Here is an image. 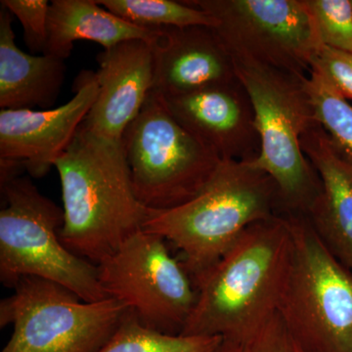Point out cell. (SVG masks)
<instances>
[{
  "mask_svg": "<svg viewBox=\"0 0 352 352\" xmlns=\"http://www.w3.org/2000/svg\"><path fill=\"white\" fill-rule=\"evenodd\" d=\"M293 252L286 215L248 227L229 251L193 280L197 300L180 335L234 339L277 312Z\"/></svg>",
  "mask_w": 352,
  "mask_h": 352,
  "instance_id": "6da1fadb",
  "label": "cell"
},
{
  "mask_svg": "<svg viewBox=\"0 0 352 352\" xmlns=\"http://www.w3.org/2000/svg\"><path fill=\"white\" fill-rule=\"evenodd\" d=\"M54 168L63 198L60 240L69 251L97 265L143 230L149 210L134 192L122 140L82 124Z\"/></svg>",
  "mask_w": 352,
  "mask_h": 352,
  "instance_id": "7a4b0ae2",
  "label": "cell"
},
{
  "mask_svg": "<svg viewBox=\"0 0 352 352\" xmlns=\"http://www.w3.org/2000/svg\"><path fill=\"white\" fill-rule=\"evenodd\" d=\"M280 214L276 184L251 161L222 160L203 190L170 210H149L143 230L175 245L192 281L214 265L248 227Z\"/></svg>",
  "mask_w": 352,
  "mask_h": 352,
  "instance_id": "3957f363",
  "label": "cell"
},
{
  "mask_svg": "<svg viewBox=\"0 0 352 352\" xmlns=\"http://www.w3.org/2000/svg\"><path fill=\"white\" fill-rule=\"evenodd\" d=\"M233 62L256 113L261 149L251 163L276 184L280 214L307 217L322 192L320 177L300 145L302 134L319 122L305 85L307 76Z\"/></svg>",
  "mask_w": 352,
  "mask_h": 352,
  "instance_id": "277c9868",
  "label": "cell"
},
{
  "mask_svg": "<svg viewBox=\"0 0 352 352\" xmlns=\"http://www.w3.org/2000/svg\"><path fill=\"white\" fill-rule=\"evenodd\" d=\"M1 187L0 281L14 288L22 278L62 285L85 302L108 298L96 264L76 256L60 240L63 208L43 195L31 178L19 176Z\"/></svg>",
  "mask_w": 352,
  "mask_h": 352,
  "instance_id": "5b68a950",
  "label": "cell"
},
{
  "mask_svg": "<svg viewBox=\"0 0 352 352\" xmlns=\"http://www.w3.org/2000/svg\"><path fill=\"white\" fill-rule=\"evenodd\" d=\"M283 215L293 252L277 314L308 352H352L351 271L331 254L305 215Z\"/></svg>",
  "mask_w": 352,
  "mask_h": 352,
  "instance_id": "8992f818",
  "label": "cell"
},
{
  "mask_svg": "<svg viewBox=\"0 0 352 352\" xmlns=\"http://www.w3.org/2000/svg\"><path fill=\"white\" fill-rule=\"evenodd\" d=\"M122 143L134 192L148 210H170L195 198L222 161L175 120L154 90Z\"/></svg>",
  "mask_w": 352,
  "mask_h": 352,
  "instance_id": "52a82bcc",
  "label": "cell"
},
{
  "mask_svg": "<svg viewBox=\"0 0 352 352\" xmlns=\"http://www.w3.org/2000/svg\"><path fill=\"white\" fill-rule=\"evenodd\" d=\"M0 302V327L13 326L1 352H97L126 309L117 300L85 302L62 285L22 278Z\"/></svg>",
  "mask_w": 352,
  "mask_h": 352,
  "instance_id": "ba28073f",
  "label": "cell"
},
{
  "mask_svg": "<svg viewBox=\"0 0 352 352\" xmlns=\"http://www.w3.org/2000/svg\"><path fill=\"white\" fill-rule=\"evenodd\" d=\"M166 242L156 234L139 231L97 264L98 277L106 296L131 311L146 327L180 335L195 305L197 292Z\"/></svg>",
  "mask_w": 352,
  "mask_h": 352,
  "instance_id": "9c48e42d",
  "label": "cell"
},
{
  "mask_svg": "<svg viewBox=\"0 0 352 352\" xmlns=\"http://www.w3.org/2000/svg\"><path fill=\"white\" fill-rule=\"evenodd\" d=\"M212 17L233 60L308 76L322 43L303 0H186Z\"/></svg>",
  "mask_w": 352,
  "mask_h": 352,
  "instance_id": "30bf717a",
  "label": "cell"
},
{
  "mask_svg": "<svg viewBox=\"0 0 352 352\" xmlns=\"http://www.w3.org/2000/svg\"><path fill=\"white\" fill-rule=\"evenodd\" d=\"M73 98L47 110L0 111V159L20 162L32 177H43L69 147L97 97L94 72L83 71Z\"/></svg>",
  "mask_w": 352,
  "mask_h": 352,
  "instance_id": "8fae6325",
  "label": "cell"
},
{
  "mask_svg": "<svg viewBox=\"0 0 352 352\" xmlns=\"http://www.w3.org/2000/svg\"><path fill=\"white\" fill-rule=\"evenodd\" d=\"M163 98L175 120L220 159L248 162L258 157L256 113L239 80Z\"/></svg>",
  "mask_w": 352,
  "mask_h": 352,
  "instance_id": "7c38bea8",
  "label": "cell"
},
{
  "mask_svg": "<svg viewBox=\"0 0 352 352\" xmlns=\"http://www.w3.org/2000/svg\"><path fill=\"white\" fill-rule=\"evenodd\" d=\"M98 92L82 126L102 138L120 141L154 89L151 43L124 41L97 56Z\"/></svg>",
  "mask_w": 352,
  "mask_h": 352,
  "instance_id": "4fadbf2b",
  "label": "cell"
},
{
  "mask_svg": "<svg viewBox=\"0 0 352 352\" xmlns=\"http://www.w3.org/2000/svg\"><path fill=\"white\" fill-rule=\"evenodd\" d=\"M154 91L164 97L236 82L232 58L207 25L157 29L151 43Z\"/></svg>",
  "mask_w": 352,
  "mask_h": 352,
  "instance_id": "5bb4252c",
  "label": "cell"
},
{
  "mask_svg": "<svg viewBox=\"0 0 352 352\" xmlns=\"http://www.w3.org/2000/svg\"><path fill=\"white\" fill-rule=\"evenodd\" d=\"M300 145L322 184L307 217L331 254L352 272V166L319 122L302 134Z\"/></svg>",
  "mask_w": 352,
  "mask_h": 352,
  "instance_id": "9a60e30c",
  "label": "cell"
},
{
  "mask_svg": "<svg viewBox=\"0 0 352 352\" xmlns=\"http://www.w3.org/2000/svg\"><path fill=\"white\" fill-rule=\"evenodd\" d=\"M65 60L31 55L18 48L12 14L0 6V108L47 110L56 103L63 85Z\"/></svg>",
  "mask_w": 352,
  "mask_h": 352,
  "instance_id": "2e32d148",
  "label": "cell"
},
{
  "mask_svg": "<svg viewBox=\"0 0 352 352\" xmlns=\"http://www.w3.org/2000/svg\"><path fill=\"white\" fill-rule=\"evenodd\" d=\"M157 32L131 24L94 0H53L43 54L68 59L78 41H94L104 50L133 39L151 43Z\"/></svg>",
  "mask_w": 352,
  "mask_h": 352,
  "instance_id": "e0dca14e",
  "label": "cell"
},
{
  "mask_svg": "<svg viewBox=\"0 0 352 352\" xmlns=\"http://www.w3.org/2000/svg\"><path fill=\"white\" fill-rule=\"evenodd\" d=\"M221 339L159 332L146 327L126 310L119 327L97 352H215Z\"/></svg>",
  "mask_w": 352,
  "mask_h": 352,
  "instance_id": "ac0fdd59",
  "label": "cell"
},
{
  "mask_svg": "<svg viewBox=\"0 0 352 352\" xmlns=\"http://www.w3.org/2000/svg\"><path fill=\"white\" fill-rule=\"evenodd\" d=\"M97 3L126 22L144 29L157 30L161 28H183L190 25L214 28L217 25L212 17L185 1L99 0Z\"/></svg>",
  "mask_w": 352,
  "mask_h": 352,
  "instance_id": "d6986e66",
  "label": "cell"
},
{
  "mask_svg": "<svg viewBox=\"0 0 352 352\" xmlns=\"http://www.w3.org/2000/svg\"><path fill=\"white\" fill-rule=\"evenodd\" d=\"M317 120L342 157L352 166V106L320 72L311 69L305 78Z\"/></svg>",
  "mask_w": 352,
  "mask_h": 352,
  "instance_id": "ffe728a7",
  "label": "cell"
},
{
  "mask_svg": "<svg viewBox=\"0 0 352 352\" xmlns=\"http://www.w3.org/2000/svg\"><path fill=\"white\" fill-rule=\"evenodd\" d=\"M322 45L352 53L351 0H303Z\"/></svg>",
  "mask_w": 352,
  "mask_h": 352,
  "instance_id": "44dd1931",
  "label": "cell"
},
{
  "mask_svg": "<svg viewBox=\"0 0 352 352\" xmlns=\"http://www.w3.org/2000/svg\"><path fill=\"white\" fill-rule=\"evenodd\" d=\"M215 352H308L291 335L280 315L244 337L221 339Z\"/></svg>",
  "mask_w": 352,
  "mask_h": 352,
  "instance_id": "7402d4cb",
  "label": "cell"
},
{
  "mask_svg": "<svg viewBox=\"0 0 352 352\" xmlns=\"http://www.w3.org/2000/svg\"><path fill=\"white\" fill-rule=\"evenodd\" d=\"M6 7L18 18L24 29L25 41L32 52H44L48 36L50 3L46 0H2Z\"/></svg>",
  "mask_w": 352,
  "mask_h": 352,
  "instance_id": "603a6c76",
  "label": "cell"
},
{
  "mask_svg": "<svg viewBox=\"0 0 352 352\" xmlns=\"http://www.w3.org/2000/svg\"><path fill=\"white\" fill-rule=\"evenodd\" d=\"M311 69L320 72L346 100H352V53L322 45L312 60Z\"/></svg>",
  "mask_w": 352,
  "mask_h": 352,
  "instance_id": "cb8c5ba5",
  "label": "cell"
},
{
  "mask_svg": "<svg viewBox=\"0 0 352 352\" xmlns=\"http://www.w3.org/2000/svg\"><path fill=\"white\" fill-rule=\"evenodd\" d=\"M351 3H352V0H351Z\"/></svg>",
  "mask_w": 352,
  "mask_h": 352,
  "instance_id": "d4e9b609",
  "label": "cell"
}]
</instances>
